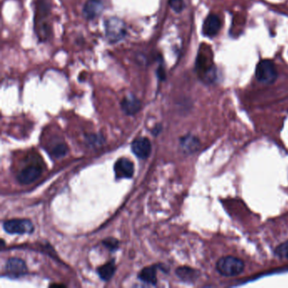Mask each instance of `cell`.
Masks as SVG:
<instances>
[{
  "label": "cell",
  "mask_w": 288,
  "mask_h": 288,
  "mask_svg": "<svg viewBox=\"0 0 288 288\" xmlns=\"http://www.w3.org/2000/svg\"><path fill=\"white\" fill-rule=\"evenodd\" d=\"M217 270L223 276H237L244 270L245 264L239 258L224 256L217 263Z\"/></svg>",
  "instance_id": "obj_1"
},
{
  "label": "cell",
  "mask_w": 288,
  "mask_h": 288,
  "mask_svg": "<svg viewBox=\"0 0 288 288\" xmlns=\"http://www.w3.org/2000/svg\"><path fill=\"white\" fill-rule=\"evenodd\" d=\"M105 33L110 44H116L125 38L127 34V26L121 19L110 17L105 21Z\"/></svg>",
  "instance_id": "obj_2"
},
{
  "label": "cell",
  "mask_w": 288,
  "mask_h": 288,
  "mask_svg": "<svg viewBox=\"0 0 288 288\" xmlns=\"http://www.w3.org/2000/svg\"><path fill=\"white\" fill-rule=\"evenodd\" d=\"M255 74L259 81L272 84L277 78V70L273 62L265 59L258 64Z\"/></svg>",
  "instance_id": "obj_3"
},
{
  "label": "cell",
  "mask_w": 288,
  "mask_h": 288,
  "mask_svg": "<svg viewBox=\"0 0 288 288\" xmlns=\"http://www.w3.org/2000/svg\"><path fill=\"white\" fill-rule=\"evenodd\" d=\"M4 229L10 234H29L34 231L31 221L26 219H13L4 223Z\"/></svg>",
  "instance_id": "obj_4"
},
{
  "label": "cell",
  "mask_w": 288,
  "mask_h": 288,
  "mask_svg": "<svg viewBox=\"0 0 288 288\" xmlns=\"http://www.w3.org/2000/svg\"><path fill=\"white\" fill-rule=\"evenodd\" d=\"M5 270L6 275L11 278L21 277L27 273L26 263L19 258H11L8 260L6 262Z\"/></svg>",
  "instance_id": "obj_5"
},
{
  "label": "cell",
  "mask_w": 288,
  "mask_h": 288,
  "mask_svg": "<svg viewBox=\"0 0 288 288\" xmlns=\"http://www.w3.org/2000/svg\"><path fill=\"white\" fill-rule=\"evenodd\" d=\"M103 9L104 6L101 0H87V3L85 4L82 13L85 18L88 21H92L101 16Z\"/></svg>",
  "instance_id": "obj_6"
},
{
  "label": "cell",
  "mask_w": 288,
  "mask_h": 288,
  "mask_svg": "<svg viewBox=\"0 0 288 288\" xmlns=\"http://www.w3.org/2000/svg\"><path fill=\"white\" fill-rule=\"evenodd\" d=\"M131 149L139 158H147L151 152V141L147 138H139L132 143Z\"/></svg>",
  "instance_id": "obj_7"
},
{
  "label": "cell",
  "mask_w": 288,
  "mask_h": 288,
  "mask_svg": "<svg viewBox=\"0 0 288 288\" xmlns=\"http://www.w3.org/2000/svg\"><path fill=\"white\" fill-rule=\"evenodd\" d=\"M114 171L117 179H130L135 171L134 164L128 159H119L115 164Z\"/></svg>",
  "instance_id": "obj_8"
},
{
  "label": "cell",
  "mask_w": 288,
  "mask_h": 288,
  "mask_svg": "<svg viewBox=\"0 0 288 288\" xmlns=\"http://www.w3.org/2000/svg\"><path fill=\"white\" fill-rule=\"evenodd\" d=\"M42 169L38 166H29L18 174L17 180L21 184H30L41 176Z\"/></svg>",
  "instance_id": "obj_9"
},
{
  "label": "cell",
  "mask_w": 288,
  "mask_h": 288,
  "mask_svg": "<svg viewBox=\"0 0 288 288\" xmlns=\"http://www.w3.org/2000/svg\"><path fill=\"white\" fill-rule=\"evenodd\" d=\"M200 147V141L199 138L194 135H184L180 139V148L185 154H193L196 152Z\"/></svg>",
  "instance_id": "obj_10"
},
{
  "label": "cell",
  "mask_w": 288,
  "mask_h": 288,
  "mask_svg": "<svg viewBox=\"0 0 288 288\" xmlns=\"http://www.w3.org/2000/svg\"><path fill=\"white\" fill-rule=\"evenodd\" d=\"M221 28V21L216 15H210L203 24V34L208 37L216 36Z\"/></svg>",
  "instance_id": "obj_11"
},
{
  "label": "cell",
  "mask_w": 288,
  "mask_h": 288,
  "mask_svg": "<svg viewBox=\"0 0 288 288\" xmlns=\"http://www.w3.org/2000/svg\"><path fill=\"white\" fill-rule=\"evenodd\" d=\"M122 110L127 115H134L137 113L141 108V102L135 96H127L121 102Z\"/></svg>",
  "instance_id": "obj_12"
},
{
  "label": "cell",
  "mask_w": 288,
  "mask_h": 288,
  "mask_svg": "<svg viewBox=\"0 0 288 288\" xmlns=\"http://www.w3.org/2000/svg\"><path fill=\"white\" fill-rule=\"evenodd\" d=\"M176 275L179 279L186 282H193L199 276V272L195 269L188 266H182L176 270Z\"/></svg>",
  "instance_id": "obj_13"
},
{
  "label": "cell",
  "mask_w": 288,
  "mask_h": 288,
  "mask_svg": "<svg viewBox=\"0 0 288 288\" xmlns=\"http://www.w3.org/2000/svg\"><path fill=\"white\" fill-rule=\"evenodd\" d=\"M156 270L157 267L156 265H151L149 267L144 268L140 273L138 277L140 280H142L144 282L156 285L157 282V278H156Z\"/></svg>",
  "instance_id": "obj_14"
},
{
  "label": "cell",
  "mask_w": 288,
  "mask_h": 288,
  "mask_svg": "<svg viewBox=\"0 0 288 288\" xmlns=\"http://www.w3.org/2000/svg\"><path fill=\"white\" fill-rule=\"evenodd\" d=\"M115 270H116V266H115L114 262H110L107 263V264H105L101 267L98 268L97 273H98L101 279L105 280V281H107L113 276Z\"/></svg>",
  "instance_id": "obj_15"
},
{
  "label": "cell",
  "mask_w": 288,
  "mask_h": 288,
  "mask_svg": "<svg viewBox=\"0 0 288 288\" xmlns=\"http://www.w3.org/2000/svg\"><path fill=\"white\" fill-rule=\"evenodd\" d=\"M275 254L281 259H288V240L275 248Z\"/></svg>",
  "instance_id": "obj_16"
},
{
  "label": "cell",
  "mask_w": 288,
  "mask_h": 288,
  "mask_svg": "<svg viewBox=\"0 0 288 288\" xmlns=\"http://www.w3.org/2000/svg\"><path fill=\"white\" fill-rule=\"evenodd\" d=\"M169 6L177 13H180L185 7L184 0H169Z\"/></svg>",
  "instance_id": "obj_17"
},
{
  "label": "cell",
  "mask_w": 288,
  "mask_h": 288,
  "mask_svg": "<svg viewBox=\"0 0 288 288\" xmlns=\"http://www.w3.org/2000/svg\"><path fill=\"white\" fill-rule=\"evenodd\" d=\"M103 244L111 251H114V250H117L119 243H118V241L113 237H108L103 241Z\"/></svg>",
  "instance_id": "obj_18"
},
{
  "label": "cell",
  "mask_w": 288,
  "mask_h": 288,
  "mask_svg": "<svg viewBox=\"0 0 288 288\" xmlns=\"http://www.w3.org/2000/svg\"><path fill=\"white\" fill-rule=\"evenodd\" d=\"M67 147L64 146V145H58V146L54 148L53 153H54V156L57 157V158H59V157H63V156L67 153Z\"/></svg>",
  "instance_id": "obj_19"
}]
</instances>
